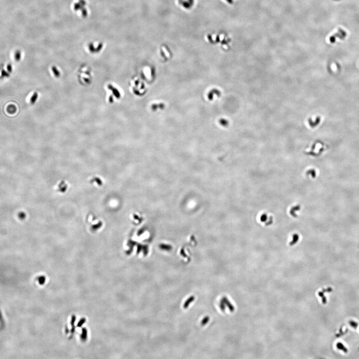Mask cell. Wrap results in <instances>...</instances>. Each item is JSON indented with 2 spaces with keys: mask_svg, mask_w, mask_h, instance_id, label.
<instances>
[{
  "mask_svg": "<svg viewBox=\"0 0 359 359\" xmlns=\"http://www.w3.org/2000/svg\"><path fill=\"white\" fill-rule=\"evenodd\" d=\"M85 319H84H84H82V320H80V321L78 322V326H81L85 322Z\"/></svg>",
  "mask_w": 359,
  "mask_h": 359,
  "instance_id": "5b68a950",
  "label": "cell"
},
{
  "mask_svg": "<svg viewBox=\"0 0 359 359\" xmlns=\"http://www.w3.org/2000/svg\"><path fill=\"white\" fill-rule=\"evenodd\" d=\"M83 334H82V338H83V339H85V338H86V337H87V330H85V329H83Z\"/></svg>",
  "mask_w": 359,
  "mask_h": 359,
  "instance_id": "277c9868",
  "label": "cell"
},
{
  "mask_svg": "<svg viewBox=\"0 0 359 359\" xmlns=\"http://www.w3.org/2000/svg\"><path fill=\"white\" fill-rule=\"evenodd\" d=\"M2 75L3 77H9V74H8V73H7L5 71V70H2Z\"/></svg>",
  "mask_w": 359,
  "mask_h": 359,
  "instance_id": "8992f818",
  "label": "cell"
},
{
  "mask_svg": "<svg viewBox=\"0 0 359 359\" xmlns=\"http://www.w3.org/2000/svg\"><path fill=\"white\" fill-rule=\"evenodd\" d=\"M38 97V93L35 92L34 93L33 96H32L31 97V104H34V103H35V102H36V99H37Z\"/></svg>",
  "mask_w": 359,
  "mask_h": 359,
  "instance_id": "6da1fadb",
  "label": "cell"
},
{
  "mask_svg": "<svg viewBox=\"0 0 359 359\" xmlns=\"http://www.w3.org/2000/svg\"><path fill=\"white\" fill-rule=\"evenodd\" d=\"M52 70H53L54 74L55 77H57V78H59V75H60V73L59 72V70L57 69V68H55V66H53V68H52Z\"/></svg>",
  "mask_w": 359,
  "mask_h": 359,
  "instance_id": "7a4b0ae2",
  "label": "cell"
},
{
  "mask_svg": "<svg viewBox=\"0 0 359 359\" xmlns=\"http://www.w3.org/2000/svg\"><path fill=\"white\" fill-rule=\"evenodd\" d=\"M84 80H85V82H87V83H88V82H89V79H87V78H84Z\"/></svg>",
  "mask_w": 359,
  "mask_h": 359,
  "instance_id": "ba28073f",
  "label": "cell"
},
{
  "mask_svg": "<svg viewBox=\"0 0 359 359\" xmlns=\"http://www.w3.org/2000/svg\"><path fill=\"white\" fill-rule=\"evenodd\" d=\"M45 277L41 276L39 278V281L40 284H44L45 282Z\"/></svg>",
  "mask_w": 359,
  "mask_h": 359,
  "instance_id": "3957f363",
  "label": "cell"
},
{
  "mask_svg": "<svg viewBox=\"0 0 359 359\" xmlns=\"http://www.w3.org/2000/svg\"><path fill=\"white\" fill-rule=\"evenodd\" d=\"M7 69H8V71H9V72H10V73H11L12 70V68L11 65L10 64H9V65H8V66H7Z\"/></svg>",
  "mask_w": 359,
  "mask_h": 359,
  "instance_id": "52a82bcc",
  "label": "cell"
}]
</instances>
